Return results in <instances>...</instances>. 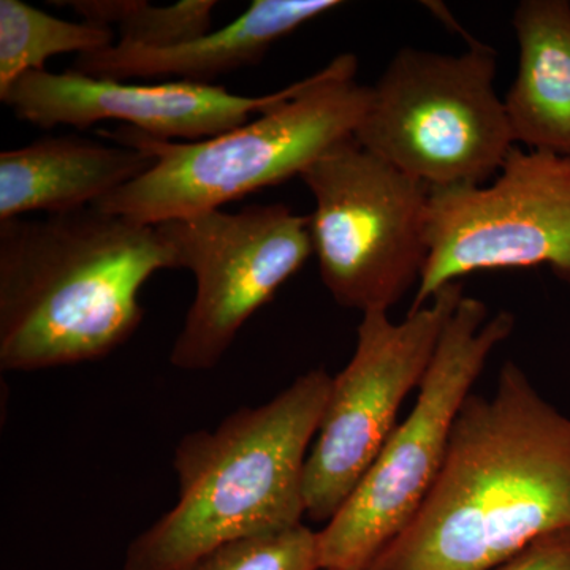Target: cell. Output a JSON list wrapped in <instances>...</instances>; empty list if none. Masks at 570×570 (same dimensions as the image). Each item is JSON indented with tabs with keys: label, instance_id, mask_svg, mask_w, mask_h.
<instances>
[{
	"label": "cell",
	"instance_id": "obj_1",
	"mask_svg": "<svg viewBox=\"0 0 570 570\" xmlns=\"http://www.w3.org/2000/svg\"><path fill=\"white\" fill-rule=\"evenodd\" d=\"M570 530V419L515 363L469 395L417 515L367 570H494Z\"/></svg>",
	"mask_w": 570,
	"mask_h": 570
},
{
	"label": "cell",
	"instance_id": "obj_2",
	"mask_svg": "<svg viewBox=\"0 0 570 570\" xmlns=\"http://www.w3.org/2000/svg\"><path fill=\"white\" fill-rule=\"evenodd\" d=\"M176 269L157 225L89 208L0 220V367L104 358L142 321L140 292Z\"/></svg>",
	"mask_w": 570,
	"mask_h": 570
},
{
	"label": "cell",
	"instance_id": "obj_3",
	"mask_svg": "<svg viewBox=\"0 0 570 570\" xmlns=\"http://www.w3.org/2000/svg\"><path fill=\"white\" fill-rule=\"evenodd\" d=\"M332 379L307 371L268 403L184 436L178 501L130 542L122 570H183L225 543L303 524L306 460Z\"/></svg>",
	"mask_w": 570,
	"mask_h": 570
},
{
	"label": "cell",
	"instance_id": "obj_4",
	"mask_svg": "<svg viewBox=\"0 0 570 570\" xmlns=\"http://www.w3.org/2000/svg\"><path fill=\"white\" fill-rule=\"evenodd\" d=\"M356 69L354 55L336 56L299 81L294 96L208 140H159L127 126L104 132L119 145L151 153L157 163L92 208L157 225L223 209L302 176L318 157L354 138L371 96V86L356 81Z\"/></svg>",
	"mask_w": 570,
	"mask_h": 570
},
{
	"label": "cell",
	"instance_id": "obj_5",
	"mask_svg": "<svg viewBox=\"0 0 570 570\" xmlns=\"http://www.w3.org/2000/svg\"><path fill=\"white\" fill-rule=\"evenodd\" d=\"M513 326L508 311L490 317L485 303L463 295L411 414L395 428L343 508L317 531L321 570H367L406 530L444 466L461 407Z\"/></svg>",
	"mask_w": 570,
	"mask_h": 570
},
{
	"label": "cell",
	"instance_id": "obj_6",
	"mask_svg": "<svg viewBox=\"0 0 570 570\" xmlns=\"http://www.w3.org/2000/svg\"><path fill=\"white\" fill-rule=\"evenodd\" d=\"M494 77L483 43L460 55L403 48L371 86L354 138L430 190L483 186L517 146Z\"/></svg>",
	"mask_w": 570,
	"mask_h": 570
},
{
	"label": "cell",
	"instance_id": "obj_7",
	"mask_svg": "<svg viewBox=\"0 0 570 570\" xmlns=\"http://www.w3.org/2000/svg\"><path fill=\"white\" fill-rule=\"evenodd\" d=\"M313 194L311 242L322 283L337 305L389 311L425 269L431 190L355 138L303 171Z\"/></svg>",
	"mask_w": 570,
	"mask_h": 570
},
{
	"label": "cell",
	"instance_id": "obj_8",
	"mask_svg": "<svg viewBox=\"0 0 570 570\" xmlns=\"http://www.w3.org/2000/svg\"><path fill=\"white\" fill-rule=\"evenodd\" d=\"M445 285L403 322L389 311L363 314L354 356L333 376L328 401L305 466L306 515L328 523L343 508L397 426V412L419 389L439 340L463 298Z\"/></svg>",
	"mask_w": 570,
	"mask_h": 570
},
{
	"label": "cell",
	"instance_id": "obj_9",
	"mask_svg": "<svg viewBox=\"0 0 570 570\" xmlns=\"http://www.w3.org/2000/svg\"><path fill=\"white\" fill-rule=\"evenodd\" d=\"M428 246L411 311L485 269L547 265L570 285V157L515 146L490 186L431 190Z\"/></svg>",
	"mask_w": 570,
	"mask_h": 570
},
{
	"label": "cell",
	"instance_id": "obj_10",
	"mask_svg": "<svg viewBox=\"0 0 570 570\" xmlns=\"http://www.w3.org/2000/svg\"><path fill=\"white\" fill-rule=\"evenodd\" d=\"M178 268L195 277V296L170 363L212 370L239 330L314 254L309 217L283 204L216 209L157 224Z\"/></svg>",
	"mask_w": 570,
	"mask_h": 570
},
{
	"label": "cell",
	"instance_id": "obj_11",
	"mask_svg": "<svg viewBox=\"0 0 570 570\" xmlns=\"http://www.w3.org/2000/svg\"><path fill=\"white\" fill-rule=\"evenodd\" d=\"M298 88L299 81L253 97L202 82L138 85L100 80L69 69L24 75L0 100L20 121L41 129H88L97 122L121 121L159 140L202 141L243 126L294 96Z\"/></svg>",
	"mask_w": 570,
	"mask_h": 570
},
{
	"label": "cell",
	"instance_id": "obj_12",
	"mask_svg": "<svg viewBox=\"0 0 570 570\" xmlns=\"http://www.w3.org/2000/svg\"><path fill=\"white\" fill-rule=\"evenodd\" d=\"M341 6L337 0H254L224 28L187 43L151 50L118 41L78 56L71 70L100 80L181 78L212 85L220 75L261 62L276 41Z\"/></svg>",
	"mask_w": 570,
	"mask_h": 570
},
{
	"label": "cell",
	"instance_id": "obj_13",
	"mask_svg": "<svg viewBox=\"0 0 570 570\" xmlns=\"http://www.w3.org/2000/svg\"><path fill=\"white\" fill-rule=\"evenodd\" d=\"M134 146L77 137H43L0 154V220L89 208L156 165Z\"/></svg>",
	"mask_w": 570,
	"mask_h": 570
},
{
	"label": "cell",
	"instance_id": "obj_14",
	"mask_svg": "<svg viewBox=\"0 0 570 570\" xmlns=\"http://www.w3.org/2000/svg\"><path fill=\"white\" fill-rule=\"evenodd\" d=\"M512 22L519 70L504 104L513 138L570 157V2L523 0Z\"/></svg>",
	"mask_w": 570,
	"mask_h": 570
},
{
	"label": "cell",
	"instance_id": "obj_15",
	"mask_svg": "<svg viewBox=\"0 0 570 570\" xmlns=\"http://www.w3.org/2000/svg\"><path fill=\"white\" fill-rule=\"evenodd\" d=\"M115 31L86 21H66L22 0H0V97L24 75L47 70L58 55L107 50Z\"/></svg>",
	"mask_w": 570,
	"mask_h": 570
},
{
	"label": "cell",
	"instance_id": "obj_16",
	"mask_svg": "<svg viewBox=\"0 0 570 570\" xmlns=\"http://www.w3.org/2000/svg\"><path fill=\"white\" fill-rule=\"evenodd\" d=\"M70 7L82 21L118 31L119 43L129 47H178L213 31V0H181L174 6H153L145 0H70L55 2Z\"/></svg>",
	"mask_w": 570,
	"mask_h": 570
},
{
	"label": "cell",
	"instance_id": "obj_17",
	"mask_svg": "<svg viewBox=\"0 0 570 570\" xmlns=\"http://www.w3.org/2000/svg\"><path fill=\"white\" fill-rule=\"evenodd\" d=\"M183 570H321L317 531L305 524L225 543Z\"/></svg>",
	"mask_w": 570,
	"mask_h": 570
},
{
	"label": "cell",
	"instance_id": "obj_18",
	"mask_svg": "<svg viewBox=\"0 0 570 570\" xmlns=\"http://www.w3.org/2000/svg\"><path fill=\"white\" fill-rule=\"evenodd\" d=\"M494 570H570V530L535 540Z\"/></svg>",
	"mask_w": 570,
	"mask_h": 570
}]
</instances>
